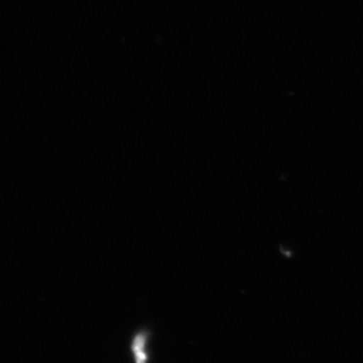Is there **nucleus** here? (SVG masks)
<instances>
[{
	"instance_id": "obj_1",
	"label": "nucleus",
	"mask_w": 363,
	"mask_h": 363,
	"mask_svg": "<svg viewBox=\"0 0 363 363\" xmlns=\"http://www.w3.org/2000/svg\"><path fill=\"white\" fill-rule=\"evenodd\" d=\"M144 345H145V335H138L133 342V351L136 357V362L145 363L147 354L144 352Z\"/></svg>"
}]
</instances>
